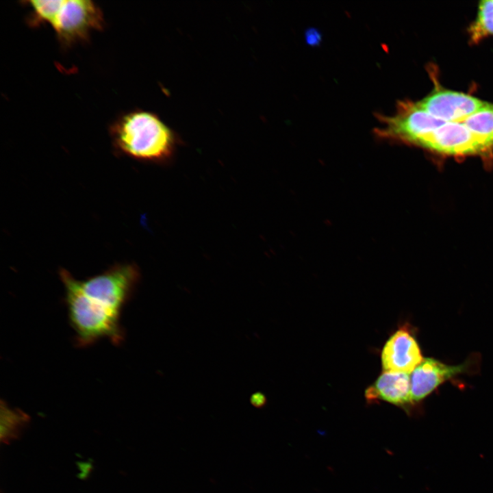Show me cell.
Here are the masks:
<instances>
[{
	"instance_id": "obj_9",
	"label": "cell",
	"mask_w": 493,
	"mask_h": 493,
	"mask_svg": "<svg viewBox=\"0 0 493 493\" xmlns=\"http://www.w3.org/2000/svg\"><path fill=\"white\" fill-rule=\"evenodd\" d=\"M420 347L412 327L401 326L388 339L381 354L383 370L412 372L423 360Z\"/></svg>"
},
{
	"instance_id": "obj_10",
	"label": "cell",
	"mask_w": 493,
	"mask_h": 493,
	"mask_svg": "<svg viewBox=\"0 0 493 493\" xmlns=\"http://www.w3.org/2000/svg\"><path fill=\"white\" fill-rule=\"evenodd\" d=\"M368 403L381 400L411 412L415 405L411 399L410 376L408 373L383 371L365 391Z\"/></svg>"
},
{
	"instance_id": "obj_1",
	"label": "cell",
	"mask_w": 493,
	"mask_h": 493,
	"mask_svg": "<svg viewBox=\"0 0 493 493\" xmlns=\"http://www.w3.org/2000/svg\"><path fill=\"white\" fill-rule=\"evenodd\" d=\"M114 147L134 159L165 162L172 159L181 140L160 116L137 109L119 116L110 127Z\"/></svg>"
},
{
	"instance_id": "obj_4",
	"label": "cell",
	"mask_w": 493,
	"mask_h": 493,
	"mask_svg": "<svg viewBox=\"0 0 493 493\" xmlns=\"http://www.w3.org/2000/svg\"><path fill=\"white\" fill-rule=\"evenodd\" d=\"M137 266L117 264L86 280L77 279L78 286L90 301L107 310L121 314L139 280Z\"/></svg>"
},
{
	"instance_id": "obj_2",
	"label": "cell",
	"mask_w": 493,
	"mask_h": 493,
	"mask_svg": "<svg viewBox=\"0 0 493 493\" xmlns=\"http://www.w3.org/2000/svg\"><path fill=\"white\" fill-rule=\"evenodd\" d=\"M60 275L65 290V302L68 318L76 335L77 344L90 345L101 338L115 344L123 340L120 316L100 309L87 299L80 290L77 279L66 270Z\"/></svg>"
},
{
	"instance_id": "obj_7",
	"label": "cell",
	"mask_w": 493,
	"mask_h": 493,
	"mask_svg": "<svg viewBox=\"0 0 493 493\" xmlns=\"http://www.w3.org/2000/svg\"><path fill=\"white\" fill-rule=\"evenodd\" d=\"M476 362L470 358L462 364L448 365L433 357L424 358L410 375L411 399L414 405L423 401L447 381L470 372Z\"/></svg>"
},
{
	"instance_id": "obj_3",
	"label": "cell",
	"mask_w": 493,
	"mask_h": 493,
	"mask_svg": "<svg viewBox=\"0 0 493 493\" xmlns=\"http://www.w3.org/2000/svg\"><path fill=\"white\" fill-rule=\"evenodd\" d=\"M46 24L51 25L64 48L87 40L93 30L104 26L103 14L90 0H53Z\"/></svg>"
},
{
	"instance_id": "obj_5",
	"label": "cell",
	"mask_w": 493,
	"mask_h": 493,
	"mask_svg": "<svg viewBox=\"0 0 493 493\" xmlns=\"http://www.w3.org/2000/svg\"><path fill=\"white\" fill-rule=\"evenodd\" d=\"M377 116L380 123L375 130L378 136L413 144L446 123L431 115L417 102L409 101H399L392 116Z\"/></svg>"
},
{
	"instance_id": "obj_6",
	"label": "cell",
	"mask_w": 493,
	"mask_h": 493,
	"mask_svg": "<svg viewBox=\"0 0 493 493\" xmlns=\"http://www.w3.org/2000/svg\"><path fill=\"white\" fill-rule=\"evenodd\" d=\"M416 145L448 155H479L492 160V150L463 123H445L421 138Z\"/></svg>"
},
{
	"instance_id": "obj_13",
	"label": "cell",
	"mask_w": 493,
	"mask_h": 493,
	"mask_svg": "<svg viewBox=\"0 0 493 493\" xmlns=\"http://www.w3.org/2000/svg\"><path fill=\"white\" fill-rule=\"evenodd\" d=\"M1 425L4 424V425H1L2 429H4L2 434L4 433L3 438L8 440L27 421V416L21 411L10 409L6 404L1 405Z\"/></svg>"
},
{
	"instance_id": "obj_14",
	"label": "cell",
	"mask_w": 493,
	"mask_h": 493,
	"mask_svg": "<svg viewBox=\"0 0 493 493\" xmlns=\"http://www.w3.org/2000/svg\"><path fill=\"white\" fill-rule=\"evenodd\" d=\"M250 402L253 407L261 408L266 405V397L263 393L257 392L251 396Z\"/></svg>"
},
{
	"instance_id": "obj_15",
	"label": "cell",
	"mask_w": 493,
	"mask_h": 493,
	"mask_svg": "<svg viewBox=\"0 0 493 493\" xmlns=\"http://www.w3.org/2000/svg\"><path fill=\"white\" fill-rule=\"evenodd\" d=\"M305 38L308 44L314 45L319 43L321 36L316 29L312 28L306 31Z\"/></svg>"
},
{
	"instance_id": "obj_12",
	"label": "cell",
	"mask_w": 493,
	"mask_h": 493,
	"mask_svg": "<svg viewBox=\"0 0 493 493\" xmlns=\"http://www.w3.org/2000/svg\"><path fill=\"white\" fill-rule=\"evenodd\" d=\"M469 34L474 42L493 35V0L479 3L477 18L469 27Z\"/></svg>"
},
{
	"instance_id": "obj_8",
	"label": "cell",
	"mask_w": 493,
	"mask_h": 493,
	"mask_svg": "<svg viewBox=\"0 0 493 493\" xmlns=\"http://www.w3.org/2000/svg\"><path fill=\"white\" fill-rule=\"evenodd\" d=\"M417 103L431 115L446 123H462L488 103L462 92L436 88Z\"/></svg>"
},
{
	"instance_id": "obj_11",
	"label": "cell",
	"mask_w": 493,
	"mask_h": 493,
	"mask_svg": "<svg viewBox=\"0 0 493 493\" xmlns=\"http://www.w3.org/2000/svg\"><path fill=\"white\" fill-rule=\"evenodd\" d=\"M462 123L493 149V104L488 103Z\"/></svg>"
}]
</instances>
